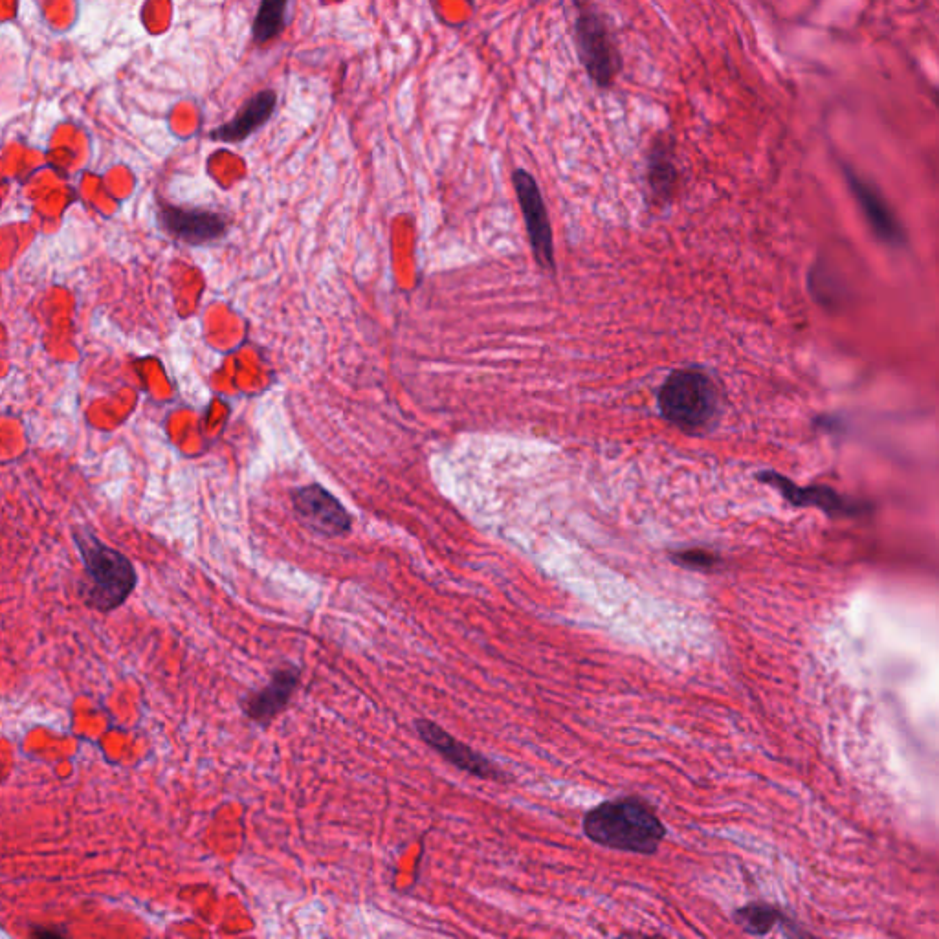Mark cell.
<instances>
[{
	"label": "cell",
	"instance_id": "52a82bcc",
	"mask_svg": "<svg viewBox=\"0 0 939 939\" xmlns=\"http://www.w3.org/2000/svg\"><path fill=\"white\" fill-rule=\"evenodd\" d=\"M294 510L299 520L310 531L336 538L351 529V516L343 509L342 503L320 485H309L294 490L292 494Z\"/></svg>",
	"mask_w": 939,
	"mask_h": 939
},
{
	"label": "cell",
	"instance_id": "5b68a950",
	"mask_svg": "<svg viewBox=\"0 0 939 939\" xmlns=\"http://www.w3.org/2000/svg\"><path fill=\"white\" fill-rule=\"evenodd\" d=\"M512 182L525 219L534 259L545 270H554L553 230L540 186L536 178L525 169H516Z\"/></svg>",
	"mask_w": 939,
	"mask_h": 939
},
{
	"label": "cell",
	"instance_id": "4fadbf2b",
	"mask_svg": "<svg viewBox=\"0 0 939 939\" xmlns=\"http://www.w3.org/2000/svg\"><path fill=\"white\" fill-rule=\"evenodd\" d=\"M648 184L657 199L670 200L674 197L677 166L674 151L663 138H659V142L653 145L648 155Z\"/></svg>",
	"mask_w": 939,
	"mask_h": 939
},
{
	"label": "cell",
	"instance_id": "7a4b0ae2",
	"mask_svg": "<svg viewBox=\"0 0 939 939\" xmlns=\"http://www.w3.org/2000/svg\"><path fill=\"white\" fill-rule=\"evenodd\" d=\"M85 578L79 587L83 602L100 613H111L125 604L138 584L133 562L112 549L90 531L89 527L74 529Z\"/></svg>",
	"mask_w": 939,
	"mask_h": 939
},
{
	"label": "cell",
	"instance_id": "8fae6325",
	"mask_svg": "<svg viewBox=\"0 0 939 939\" xmlns=\"http://www.w3.org/2000/svg\"><path fill=\"white\" fill-rule=\"evenodd\" d=\"M298 685L299 670L290 666L277 670L265 688L244 697L241 705L244 714L259 725H268L277 714L287 708L288 701Z\"/></svg>",
	"mask_w": 939,
	"mask_h": 939
},
{
	"label": "cell",
	"instance_id": "3957f363",
	"mask_svg": "<svg viewBox=\"0 0 939 939\" xmlns=\"http://www.w3.org/2000/svg\"><path fill=\"white\" fill-rule=\"evenodd\" d=\"M718 408V387L699 369L674 371L659 391V409L664 419L679 430H703L716 419Z\"/></svg>",
	"mask_w": 939,
	"mask_h": 939
},
{
	"label": "cell",
	"instance_id": "ba28073f",
	"mask_svg": "<svg viewBox=\"0 0 939 939\" xmlns=\"http://www.w3.org/2000/svg\"><path fill=\"white\" fill-rule=\"evenodd\" d=\"M422 741H426L433 751L439 752L446 762L452 763L464 773L474 774L483 780H501L505 774L483 754L472 751L468 745L455 740L452 734L442 730L439 725L428 719H419L415 723Z\"/></svg>",
	"mask_w": 939,
	"mask_h": 939
},
{
	"label": "cell",
	"instance_id": "2e32d148",
	"mask_svg": "<svg viewBox=\"0 0 939 939\" xmlns=\"http://www.w3.org/2000/svg\"><path fill=\"white\" fill-rule=\"evenodd\" d=\"M670 560L679 567H683V569H690V571H697V573H714V571H718L719 565H721V558L718 554L712 553L708 549H699V547L675 551V553L670 554Z\"/></svg>",
	"mask_w": 939,
	"mask_h": 939
},
{
	"label": "cell",
	"instance_id": "277c9868",
	"mask_svg": "<svg viewBox=\"0 0 939 939\" xmlns=\"http://www.w3.org/2000/svg\"><path fill=\"white\" fill-rule=\"evenodd\" d=\"M575 41L587 76L600 89H609L622 72V56L606 17L591 6L582 8L576 17Z\"/></svg>",
	"mask_w": 939,
	"mask_h": 939
},
{
	"label": "cell",
	"instance_id": "9c48e42d",
	"mask_svg": "<svg viewBox=\"0 0 939 939\" xmlns=\"http://www.w3.org/2000/svg\"><path fill=\"white\" fill-rule=\"evenodd\" d=\"M158 217L167 233H171L178 241L189 244L217 241L228 228L226 219L215 211L189 210L171 204L160 206Z\"/></svg>",
	"mask_w": 939,
	"mask_h": 939
},
{
	"label": "cell",
	"instance_id": "6da1fadb",
	"mask_svg": "<svg viewBox=\"0 0 939 939\" xmlns=\"http://www.w3.org/2000/svg\"><path fill=\"white\" fill-rule=\"evenodd\" d=\"M582 829L587 839L606 850L655 855L668 829L646 802L635 796L606 800L587 811Z\"/></svg>",
	"mask_w": 939,
	"mask_h": 939
},
{
	"label": "cell",
	"instance_id": "7c38bea8",
	"mask_svg": "<svg viewBox=\"0 0 939 939\" xmlns=\"http://www.w3.org/2000/svg\"><path fill=\"white\" fill-rule=\"evenodd\" d=\"M276 107L277 94L274 90L266 89L257 92L244 103L241 111L233 116V120L211 131V140L226 142V144L243 142L272 118Z\"/></svg>",
	"mask_w": 939,
	"mask_h": 939
},
{
	"label": "cell",
	"instance_id": "8992f818",
	"mask_svg": "<svg viewBox=\"0 0 939 939\" xmlns=\"http://www.w3.org/2000/svg\"><path fill=\"white\" fill-rule=\"evenodd\" d=\"M758 479L776 488L785 501L791 505L800 507V509H818L829 518H857L866 514L870 507L864 501L842 496L837 490L829 487H798L791 479L778 474V472H762L758 474Z\"/></svg>",
	"mask_w": 939,
	"mask_h": 939
},
{
	"label": "cell",
	"instance_id": "e0dca14e",
	"mask_svg": "<svg viewBox=\"0 0 939 939\" xmlns=\"http://www.w3.org/2000/svg\"><path fill=\"white\" fill-rule=\"evenodd\" d=\"M811 290L815 294V298L820 299V303H835L837 301V283L833 277H829L826 274V270H813L811 272Z\"/></svg>",
	"mask_w": 939,
	"mask_h": 939
},
{
	"label": "cell",
	"instance_id": "9a60e30c",
	"mask_svg": "<svg viewBox=\"0 0 939 939\" xmlns=\"http://www.w3.org/2000/svg\"><path fill=\"white\" fill-rule=\"evenodd\" d=\"M287 4L288 0H261L252 26L257 45H265L283 32Z\"/></svg>",
	"mask_w": 939,
	"mask_h": 939
},
{
	"label": "cell",
	"instance_id": "5bb4252c",
	"mask_svg": "<svg viewBox=\"0 0 939 939\" xmlns=\"http://www.w3.org/2000/svg\"><path fill=\"white\" fill-rule=\"evenodd\" d=\"M734 923L749 936H769L778 927L793 928L791 921L776 906L762 901L738 908L734 912Z\"/></svg>",
	"mask_w": 939,
	"mask_h": 939
},
{
	"label": "cell",
	"instance_id": "ac0fdd59",
	"mask_svg": "<svg viewBox=\"0 0 939 939\" xmlns=\"http://www.w3.org/2000/svg\"><path fill=\"white\" fill-rule=\"evenodd\" d=\"M32 934H34L35 938H46V936H56V938H59V936H67V930H63V928L39 927L34 928Z\"/></svg>",
	"mask_w": 939,
	"mask_h": 939
},
{
	"label": "cell",
	"instance_id": "30bf717a",
	"mask_svg": "<svg viewBox=\"0 0 939 939\" xmlns=\"http://www.w3.org/2000/svg\"><path fill=\"white\" fill-rule=\"evenodd\" d=\"M844 175L850 184V189L859 202L861 210L864 211L866 219L870 222L873 232L877 233L879 239L892 246H901L905 244L906 235L901 228L899 221L895 219L894 211L886 204L883 195L873 188L870 182L862 180L850 167H844Z\"/></svg>",
	"mask_w": 939,
	"mask_h": 939
}]
</instances>
